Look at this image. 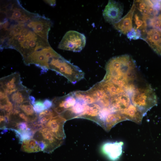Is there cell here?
Wrapping results in <instances>:
<instances>
[{
    "instance_id": "52a82bcc",
    "label": "cell",
    "mask_w": 161,
    "mask_h": 161,
    "mask_svg": "<svg viewBox=\"0 0 161 161\" xmlns=\"http://www.w3.org/2000/svg\"><path fill=\"white\" fill-rule=\"evenodd\" d=\"M0 82V88L8 96L15 92L27 88L23 85L18 72H15L1 78Z\"/></svg>"
},
{
    "instance_id": "5b68a950",
    "label": "cell",
    "mask_w": 161,
    "mask_h": 161,
    "mask_svg": "<svg viewBox=\"0 0 161 161\" xmlns=\"http://www.w3.org/2000/svg\"><path fill=\"white\" fill-rule=\"evenodd\" d=\"M86 42V38L83 34L75 31L70 30L64 35L58 48L73 52H80L84 47Z\"/></svg>"
},
{
    "instance_id": "3957f363",
    "label": "cell",
    "mask_w": 161,
    "mask_h": 161,
    "mask_svg": "<svg viewBox=\"0 0 161 161\" xmlns=\"http://www.w3.org/2000/svg\"><path fill=\"white\" fill-rule=\"evenodd\" d=\"M37 14L26 10L18 0H4L0 1V19H8L26 22L34 18Z\"/></svg>"
},
{
    "instance_id": "603a6c76",
    "label": "cell",
    "mask_w": 161,
    "mask_h": 161,
    "mask_svg": "<svg viewBox=\"0 0 161 161\" xmlns=\"http://www.w3.org/2000/svg\"><path fill=\"white\" fill-rule=\"evenodd\" d=\"M44 1L46 3L48 4L51 6H54L55 5V1L54 0H44Z\"/></svg>"
},
{
    "instance_id": "d6986e66",
    "label": "cell",
    "mask_w": 161,
    "mask_h": 161,
    "mask_svg": "<svg viewBox=\"0 0 161 161\" xmlns=\"http://www.w3.org/2000/svg\"><path fill=\"white\" fill-rule=\"evenodd\" d=\"M127 35V37L129 39L134 40L139 39L141 35L140 30L133 28Z\"/></svg>"
},
{
    "instance_id": "7a4b0ae2",
    "label": "cell",
    "mask_w": 161,
    "mask_h": 161,
    "mask_svg": "<svg viewBox=\"0 0 161 161\" xmlns=\"http://www.w3.org/2000/svg\"><path fill=\"white\" fill-rule=\"evenodd\" d=\"M49 69L64 76L71 83L75 84L84 77V72L57 52L49 60Z\"/></svg>"
},
{
    "instance_id": "9a60e30c",
    "label": "cell",
    "mask_w": 161,
    "mask_h": 161,
    "mask_svg": "<svg viewBox=\"0 0 161 161\" xmlns=\"http://www.w3.org/2000/svg\"><path fill=\"white\" fill-rule=\"evenodd\" d=\"M32 90L27 88L15 92L8 96L10 101L13 105L19 106L29 101V97Z\"/></svg>"
},
{
    "instance_id": "ffe728a7",
    "label": "cell",
    "mask_w": 161,
    "mask_h": 161,
    "mask_svg": "<svg viewBox=\"0 0 161 161\" xmlns=\"http://www.w3.org/2000/svg\"><path fill=\"white\" fill-rule=\"evenodd\" d=\"M16 128L19 131H23L26 130L28 128L31 127L29 123L26 121H19L14 123Z\"/></svg>"
},
{
    "instance_id": "7c38bea8",
    "label": "cell",
    "mask_w": 161,
    "mask_h": 161,
    "mask_svg": "<svg viewBox=\"0 0 161 161\" xmlns=\"http://www.w3.org/2000/svg\"><path fill=\"white\" fill-rule=\"evenodd\" d=\"M66 120L58 115L50 119L45 127L49 129L58 138L63 140L66 137L64 126Z\"/></svg>"
},
{
    "instance_id": "2e32d148",
    "label": "cell",
    "mask_w": 161,
    "mask_h": 161,
    "mask_svg": "<svg viewBox=\"0 0 161 161\" xmlns=\"http://www.w3.org/2000/svg\"><path fill=\"white\" fill-rule=\"evenodd\" d=\"M21 150L28 153L41 151L38 141L34 138L24 140L21 144Z\"/></svg>"
},
{
    "instance_id": "cb8c5ba5",
    "label": "cell",
    "mask_w": 161,
    "mask_h": 161,
    "mask_svg": "<svg viewBox=\"0 0 161 161\" xmlns=\"http://www.w3.org/2000/svg\"><path fill=\"white\" fill-rule=\"evenodd\" d=\"M29 99L30 103L32 105H33L35 102V98L32 96H30Z\"/></svg>"
},
{
    "instance_id": "8992f818",
    "label": "cell",
    "mask_w": 161,
    "mask_h": 161,
    "mask_svg": "<svg viewBox=\"0 0 161 161\" xmlns=\"http://www.w3.org/2000/svg\"><path fill=\"white\" fill-rule=\"evenodd\" d=\"M26 23L27 25L36 33L48 40L49 32L52 25L49 19L37 14Z\"/></svg>"
},
{
    "instance_id": "6da1fadb",
    "label": "cell",
    "mask_w": 161,
    "mask_h": 161,
    "mask_svg": "<svg viewBox=\"0 0 161 161\" xmlns=\"http://www.w3.org/2000/svg\"><path fill=\"white\" fill-rule=\"evenodd\" d=\"M27 22L7 20L1 24V50L15 49L24 59L33 52L50 46L48 40L36 33Z\"/></svg>"
},
{
    "instance_id": "277c9868",
    "label": "cell",
    "mask_w": 161,
    "mask_h": 161,
    "mask_svg": "<svg viewBox=\"0 0 161 161\" xmlns=\"http://www.w3.org/2000/svg\"><path fill=\"white\" fill-rule=\"evenodd\" d=\"M57 52L50 46L33 52L23 59L24 63L30 66L34 64L41 69V73L49 69V63L51 58Z\"/></svg>"
},
{
    "instance_id": "9c48e42d",
    "label": "cell",
    "mask_w": 161,
    "mask_h": 161,
    "mask_svg": "<svg viewBox=\"0 0 161 161\" xmlns=\"http://www.w3.org/2000/svg\"><path fill=\"white\" fill-rule=\"evenodd\" d=\"M134 2L136 7L146 19L157 16L160 10V1L138 0Z\"/></svg>"
},
{
    "instance_id": "5bb4252c",
    "label": "cell",
    "mask_w": 161,
    "mask_h": 161,
    "mask_svg": "<svg viewBox=\"0 0 161 161\" xmlns=\"http://www.w3.org/2000/svg\"><path fill=\"white\" fill-rule=\"evenodd\" d=\"M136 7L134 3L127 14L117 23L114 24V28L121 33L126 34L132 29V20Z\"/></svg>"
},
{
    "instance_id": "4fadbf2b",
    "label": "cell",
    "mask_w": 161,
    "mask_h": 161,
    "mask_svg": "<svg viewBox=\"0 0 161 161\" xmlns=\"http://www.w3.org/2000/svg\"><path fill=\"white\" fill-rule=\"evenodd\" d=\"M143 39L147 42L153 50L161 56V31L153 28L146 32Z\"/></svg>"
},
{
    "instance_id": "e0dca14e",
    "label": "cell",
    "mask_w": 161,
    "mask_h": 161,
    "mask_svg": "<svg viewBox=\"0 0 161 161\" xmlns=\"http://www.w3.org/2000/svg\"><path fill=\"white\" fill-rule=\"evenodd\" d=\"M21 111L23 112L29 119L30 123H33L37 120L38 117L34 111L32 105L30 101L25 102L19 106Z\"/></svg>"
},
{
    "instance_id": "ac0fdd59",
    "label": "cell",
    "mask_w": 161,
    "mask_h": 161,
    "mask_svg": "<svg viewBox=\"0 0 161 161\" xmlns=\"http://www.w3.org/2000/svg\"><path fill=\"white\" fill-rule=\"evenodd\" d=\"M33 107L34 111L37 114H39L45 110L43 102L40 100L35 101Z\"/></svg>"
},
{
    "instance_id": "30bf717a",
    "label": "cell",
    "mask_w": 161,
    "mask_h": 161,
    "mask_svg": "<svg viewBox=\"0 0 161 161\" xmlns=\"http://www.w3.org/2000/svg\"><path fill=\"white\" fill-rule=\"evenodd\" d=\"M34 137L41 138L49 144L48 153H52L61 144L63 140L56 137L52 132L47 128L44 127L37 131Z\"/></svg>"
},
{
    "instance_id": "44dd1931",
    "label": "cell",
    "mask_w": 161,
    "mask_h": 161,
    "mask_svg": "<svg viewBox=\"0 0 161 161\" xmlns=\"http://www.w3.org/2000/svg\"><path fill=\"white\" fill-rule=\"evenodd\" d=\"M134 18L137 29L139 28L143 29L146 27L147 24L145 20L143 19V20H141L137 14L135 15Z\"/></svg>"
},
{
    "instance_id": "ba28073f",
    "label": "cell",
    "mask_w": 161,
    "mask_h": 161,
    "mask_svg": "<svg viewBox=\"0 0 161 161\" xmlns=\"http://www.w3.org/2000/svg\"><path fill=\"white\" fill-rule=\"evenodd\" d=\"M123 10V6L121 3L109 0L103 11V15L106 22L113 25L121 19Z\"/></svg>"
},
{
    "instance_id": "8fae6325",
    "label": "cell",
    "mask_w": 161,
    "mask_h": 161,
    "mask_svg": "<svg viewBox=\"0 0 161 161\" xmlns=\"http://www.w3.org/2000/svg\"><path fill=\"white\" fill-rule=\"evenodd\" d=\"M123 144L122 142H106L102 146L101 151L110 160L115 161L118 160L121 155Z\"/></svg>"
},
{
    "instance_id": "7402d4cb",
    "label": "cell",
    "mask_w": 161,
    "mask_h": 161,
    "mask_svg": "<svg viewBox=\"0 0 161 161\" xmlns=\"http://www.w3.org/2000/svg\"><path fill=\"white\" fill-rule=\"evenodd\" d=\"M43 102L45 110L49 109L52 108L53 104L52 101L49 99H45Z\"/></svg>"
}]
</instances>
